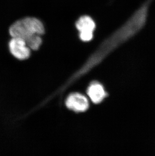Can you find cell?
Listing matches in <instances>:
<instances>
[{"label": "cell", "mask_w": 155, "mask_h": 156, "mask_svg": "<svg viewBox=\"0 0 155 156\" xmlns=\"http://www.w3.org/2000/svg\"><path fill=\"white\" fill-rule=\"evenodd\" d=\"M8 49L10 54L18 60L28 59L31 55V49L24 40L18 37H11L9 40Z\"/></svg>", "instance_id": "3957f363"}, {"label": "cell", "mask_w": 155, "mask_h": 156, "mask_svg": "<svg viewBox=\"0 0 155 156\" xmlns=\"http://www.w3.org/2000/svg\"><path fill=\"white\" fill-rule=\"evenodd\" d=\"M66 105L70 110L76 112H83L89 107L88 99L79 93L70 94L66 100Z\"/></svg>", "instance_id": "5b68a950"}, {"label": "cell", "mask_w": 155, "mask_h": 156, "mask_svg": "<svg viewBox=\"0 0 155 156\" xmlns=\"http://www.w3.org/2000/svg\"><path fill=\"white\" fill-rule=\"evenodd\" d=\"M11 37H18L24 40L31 50L39 49L44 34L45 28L43 22L34 17H25L12 23L8 30Z\"/></svg>", "instance_id": "7a4b0ae2"}, {"label": "cell", "mask_w": 155, "mask_h": 156, "mask_svg": "<svg viewBox=\"0 0 155 156\" xmlns=\"http://www.w3.org/2000/svg\"><path fill=\"white\" fill-rule=\"evenodd\" d=\"M76 27L79 31V37L81 41L88 42L93 38V33L96 28L93 19L88 15H84L79 18Z\"/></svg>", "instance_id": "277c9868"}, {"label": "cell", "mask_w": 155, "mask_h": 156, "mask_svg": "<svg viewBox=\"0 0 155 156\" xmlns=\"http://www.w3.org/2000/svg\"><path fill=\"white\" fill-rule=\"evenodd\" d=\"M153 0H147L122 27L106 38L90 57L92 65H97L116 48L129 40L142 30L146 23L150 5Z\"/></svg>", "instance_id": "6da1fadb"}, {"label": "cell", "mask_w": 155, "mask_h": 156, "mask_svg": "<svg viewBox=\"0 0 155 156\" xmlns=\"http://www.w3.org/2000/svg\"><path fill=\"white\" fill-rule=\"evenodd\" d=\"M87 94L93 103L99 104L105 99L107 96L102 84L98 82H93L87 89Z\"/></svg>", "instance_id": "8992f818"}]
</instances>
